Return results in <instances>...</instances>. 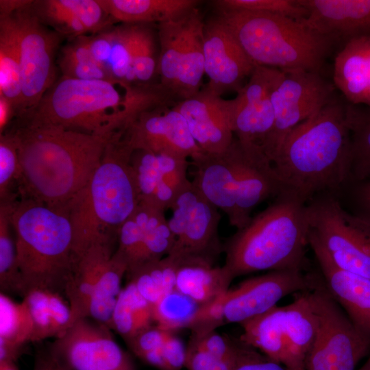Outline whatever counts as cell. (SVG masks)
I'll use <instances>...</instances> for the list:
<instances>
[{
	"instance_id": "6da1fadb",
	"label": "cell",
	"mask_w": 370,
	"mask_h": 370,
	"mask_svg": "<svg viewBox=\"0 0 370 370\" xmlns=\"http://www.w3.org/2000/svg\"><path fill=\"white\" fill-rule=\"evenodd\" d=\"M6 131L18 148V198L65 212L89 182L115 133L88 134L24 117L15 119Z\"/></svg>"
},
{
	"instance_id": "7a4b0ae2",
	"label": "cell",
	"mask_w": 370,
	"mask_h": 370,
	"mask_svg": "<svg viewBox=\"0 0 370 370\" xmlns=\"http://www.w3.org/2000/svg\"><path fill=\"white\" fill-rule=\"evenodd\" d=\"M345 105L336 96L287 134L272 162L282 190L306 203L320 194L339 195L351 162Z\"/></svg>"
},
{
	"instance_id": "3957f363",
	"label": "cell",
	"mask_w": 370,
	"mask_h": 370,
	"mask_svg": "<svg viewBox=\"0 0 370 370\" xmlns=\"http://www.w3.org/2000/svg\"><path fill=\"white\" fill-rule=\"evenodd\" d=\"M170 101L159 84L62 75L36 108L21 116L82 133L106 135L125 130L141 112Z\"/></svg>"
},
{
	"instance_id": "277c9868",
	"label": "cell",
	"mask_w": 370,
	"mask_h": 370,
	"mask_svg": "<svg viewBox=\"0 0 370 370\" xmlns=\"http://www.w3.org/2000/svg\"><path fill=\"white\" fill-rule=\"evenodd\" d=\"M133 151L123 131L115 132L89 182L68 205L76 258L94 244L117 243L120 227L139 204Z\"/></svg>"
},
{
	"instance_id": "5b68a950",
	"label": "cell",
	"mask_w": 370,
	"mask_h": 370,
	"mask_svg": "<svg viewBox=\"0 0 370 370\" xmlns=\"http://www.w3.org/2000/svg\"><path fill=\"white\" fill-rule=\"evenodd\" d=\"M309 232L307 203L282 190L227 239L224 265L234 278L260 271H302Z\"/></svg>"
},
{
	"instance_id": "8992f818",
	"label": "cell",
	"mask_w": 370,
	"mask_h": 370,
	"mask_svg": "<svg viewBox=\"0 0 370 370\" xmlns=\"http://www.w3.org/2000/svg\"><path fill=\"white\" fill-rule=\"evenodd\" d=\"M2 202L9 206L24 295L33 289L63 295L76 260L67 213L30 199Z\"/></svg>"
},
{
	"instance_id": "52a82bcc",
	"label": "cell",
	"mask_w": 370,
	"mask_h": 370,
	"mask_svg": "<svg viewBox=\"0 0 370 370\" xmlns=\"http://www.w3.org/2000/svg\"><path fill=\"white\" fill-rule=\"evenodd\" d=\"M217 10L256 65L320 73L333 44L300 20L265 12Z\"/></svg>"
},
{
	"instance_id": "ba28073f",
	"label": "cell",
	"mask_w": 370,
	"mask_h": 370,
	"mask_svg": "<svg viewBox=\"0 0 370 370\" xmlns=\"http://www.w3.org/2000/svg\"><path fill=\"white\" fill-rule=\"evenodd\" d=\"M307 206L310 248L337 268L370 278V221L346 210L335 194L316 195Z\"/></svg>"
},
{
	"instance_id": "9c48e42d",
	"label": "cell",
	"mask_w": 370,
	"mask_h": 370,
	"mask_svg": "<svg viewBox=\"0 0 370 370\" xmlns=\"http://www.w3.org/2000/svg\"><path fill=\"white\" fill-rule=\"evenodd\" d=\"M204 26L197 7L158 25L157 74L160 86L172 100L179 102L201 90Z\"/></svg>"
},
{
	"instance_id": "30bf717a",
	"label": "cell",
	"mask_w": 370,
	"mask_h": 370,
	"mask_svg": "<svg viewBox=\"0 0 370 370\" xmlns=\"http://www.w3.org/2000/svg\"><path fill=\"white\" fill-rule=\"evenodd\" d=\"M318 321L305 370H356L370 354V341L353 325L326 290L322 278L307 291Z\"/></svg>"
},
{
	"instance_id": "8fae6325",
	"label": "cell",
	"mask_w": 370,
	"mask_h": 370,
	"mask_svg": "<svg viewBox=\"0 0 370 370\" xmlns=\"http://www.w3.org/2000/svg\"><path fill=\"white\" fill-rule=\"evenodd\" d=\"M32 3L12 14L21 67L23 106L19 116L36 108L57 80L56 57L63 36L40 21Z\"/></svg>"
},
{
	"instance_id": "7c38bea8",
	"label": "cell",
	"mask_w": 370,
	"mask_h": 370,
	"mask_svg": "<svg viewBox=\"0 0 370 370\" xmlns=\"http://www.w3.org/2000/svg\"><path fill=\"white\" fill-rule=\"evenodd\" d=\"M284 73L271 96L275 125L265 152L271 162L287 134L336 97L334 85L320 73L301 70Z\"/></svg>"
},
{
	"instance_id": "4fadbf2b",
	"label": "cell",
	"mask_w": 370,
	"mask_h": 370,
	"mask_svg": "<svg viewBox=\"0 0 370 370\" xmlns=\"http://www.w3.org/2000/svg\"><path fill=\"white\" fill-rule=\"evenodd\" d=\"M168 220L175 242L169 254L214 264L222 247L219 236V210L192 183L177 197Z\"/></svg>"
},
{
	"instance_id": "5bb4252c",
	"label": "cell",
	"mask_w": 370,
	"mask_h": 370,
	"mask_svg": "<svg viewBox=\"0 0 370 370\" xmlns=\"http://www.w3.org/2000/svg\"><path fill=\"white\" fill-rule=\"evenodd\" d=\"M111 330L90 318H82L47 348L69 370H136L132 357Z\"/></svg>"
},
{
	"instance_id": "9a60e30c",
	"label": "cell",
	"mask_w": 370,
	"mask_h": 370,
	"mask_svg": "<svg viewBox=\"0 0 370 370\" xmlns=\"http://www.w3.org/2000/svg\"><path fill=\"white\" fill-rule=\"evenodd\" d=\"M284 73L278 69L256 65L236 96L227 100L234 136L243 143L260 147L265 154L275 125L271 96Z\"/></svg>"
},
{
	"instance_id": "2e32d148",
	"label": "cell",
	"mask_w": 370,
	"mask_h": 370,
	"mask_svg": "<svg viewBox=\"0 0 370 370\" xmlns=\"http://www.w3.org/2000/svg\"><path fill=\"white\" fill-rule=\"evenodd\" d=\"M317 275L301 271H273L253 277L229 289L225 296L226 323H243L277 306L283 297L311 289Z\"/></svg>"
},
{
	"instance_id": "e0dca14e",
	"label": "cell",
	"mask_w": 370,
	"mask_h": 370,
	"mask_svg": "<svg viewBox=\"0 0 370 370\" xmlns=\"http://www.w3.org/2000/svg\"><path fill=\"white\" fill-rule=\"evenodd\" d=\"M169 106L163 103L141 112L125 129V137L134 151L191 159L202 151L183 116Z\"/></svg>"
},
{
	"instance_id": "ac0fdd59",
	"label": "cell",
	"mask_w": 370,
	"mask_h": 370,
	"mask_svg": "<svg viewBox=\"0 0 370 370\" xmlns=\"http://www.w3.org/2000/svg\"><path fill=\"white\" fill-rule=\"evenodd\" d=\"M238 189L236 223L240 230L251 219V212L267 199L275 197L282 186L272 162L258 147L247 145L235 136L227 148Z\"/></svg>"
},
{
	"instance_id": "d6986e66",
	"label": "cell",
	"mask_w": 370,
	"mask_h": 370,
	"mask_svg": "<svg viewBox=\"0 0 370 370\" xmlns=\"http://www.w3.org/2000/svg\"><path fill=\"white\" fill-rule=\"evenodd\" d=\"M204 56L209 79L206 88L221 97L230 90L237 92L256 66L217 16L205 23Z\"/></svg>"
},
{
	"instance_id": "ffe728a7",
	"label": "cell",
	"mask_w": 370,
	"mask_h": 370,
	"mask_svg": "<svg viewBox=\"0 0 370 370\" xmlns=\"http://www.w3.org/2000/svg\"><path fill=\"white\" fill-rule=\"evenodd\" d=\"M131 160L140 201L164 211L171 209L177 197L191 184L187 177V159L136 149Z\"/></svg>"
},
{
	"instance_id": "44dd1931",
	"label": "cell",
	"mask_w": 370,
	"mask_h": 370,
	"mask_svg": "<svg viewBox=\"0 0 370 370\" xmlns=\"http://www.w3.org/2000/svg\"><path fill=\"white\" fill-rule=\"evenodd\" d=\"M173 108L184 118L193 139L202 151L221 153L234 140L227 100L206 88L176 103Z\"/></svg>"
},
{
	"instance_id": "7402d4cb",
	"label": "cell",
	"mask_w": 370,
	"mask_h": 370,
	"mask_svg": "<svg viewBox=\"0 0 370 370\" xmlns=\"http://www.w3.org/2000/svg\"><path fill=\"white\" fill-rule=\"evenodd\" d=\"M306 10L300 21L332 43L370 36V0H299Z\"/></svg>"
},
{
	"instance_id": "603a6c76",
	"label": "cell",
	"mask_w": 370,
	"mask_h": 370,
	"mask_svg": "<svg viewBox=\"0 0 370 370\" xmlns=\"http://www.w3.org/2000/svg\"><path fill=\"white\" fill-rule=\"evenodd\" d=\"M323 284L355 328L370 341V278L340 269L312 249Z\"/></svg>"
},
{
	"instance_id": "cb8c5ba5",
	"label": "cell",
	"mask_w": 370,
	"mask_h": 370,
	"mask_svg": "<svg viewBox=\"0 0 370 370\" xmlns=\"http://www.w3.org/2000/svg\"><path fill=\"white\" fill-rule=\"evenodd\" d=\"M115 243H98L78 256L66 282L63 295L71 310L72 324L88 317L91 296L108 262L116 249Z\"/></svg>"
},
{
	"instance_id": "d4e9b609",
	"label": "cell",
	"mask_w": 370,
	"mask_h": 370,
	"mask_svg": "<svg viewBox=\"0 0 370 370\" xmlns=\"http://www.w3.org/2000/svg\"><path fill=\"white\" fill-rule=\"evenodd\" d=\"M333 79L347 102L370 107V36L344 45L334 60Z\"/></svg>"
},
{
	"instance_id": "484cf974",
	"label": "cell",
	"mask_w": 370,
	"mask_h": 370,
	"mask_svg": "<svg viewBox=\"0 0 370 370\" xmlns=\"http://www.w3.org/2000/svg\"><path fill=\"white\" fill-rule=\"evenodd\" d=\"M284 306L285 357L287 370H305L306 360L317 334L318 321L307 291Z\"/></svg>"
},
{
	"instance_id": "4316f807",
	"label": "cell",
	"mask_w": 370,
	"mask_h": 370,
	"mask_svg": "<svg viewBox=\"0 0 370 370\" xmlns=\"http://www.w3.org/2000/svg\"><path fill=\"white\" fill-rule=\"evenodd\" d=\"M180 260L175 290L198 304L206 303L228 291L234 277L225 266L201 260Z\"/></svg>"
},
{
	"instance_id": "83f0119b",
	"label": "cell",
	"mask_w": 370,
	"mask_h": 370,
	"mask_svg": "<svg viewBox=\"0 0 370 370\" xmlns=\"http://www.w3.org/2000/svg\"><path fill=\"white\" fill-rule=\"evenodd\" d=\"M114 23L157 25L197 7L196 0H99Z\"/></svg>"
},
{
	"instance_id": "f1b7e54d",
	"label": "cell",
	"mask_w": 370,
	"mask_h": 370,
	"mask_svg": "<svg viewBox=\"0 0 370 370\" xmlns=\"http://www.w3.org/2000/svg\"><path fill=\"white\" fill-rule=\"evenodd\" d=\"M0 96L22 112L23 95L18 39L13 14L0 17Z\"/></svg>"
},
{
	"instance_id": "f546056e",
	"label": "cell",
	"mask_w": 370,
	"mask_h": 370,
	"mask_svg": "<svg viewBox=\"0 0 370 370\" xmlns=\"http://www.w3.org/2000/svg\"><path fill=\"white\" fill-rule=\"evenodd\" d=\"M284 306L272 308L243 323L240 341L261 351L267 358L283 365L285 342L283 332Z\"/></svg>"
},
{
	"instance_id": "4dcf8cb0",
	"label": "cell",
	"mask_w": 370,
	"mask_h": 370,
	"mask_svg": "<svg viewBox=\"0 0 370 370\" xmlns=\"http://www.w3.org/2000/svg\"><path fill=\"white\" fill-rule=\"evenodd\" d=\"M154 325L152 306L128 281L118 297L112 318V330L125 342Z\"/></svg>"
},
{
	"instance_id": "1f68e13d",
	"label": "cell",
	"mask_w": 370,
	"mask_h": 370,
	"mask_svg": "<svg viewBox=\"0 0 370 370\" xmlns=\"http://www.w3.org/2000/svg\"><path fill=\"white\" fill-rule=\"evenodd\" d=\"M127 271L126 261L114 252L98 280L90 300L88 317L110 330L113 311L122 289L121 282Z\"/></svg>"
},
{
	"instance_id": "d6a6232c",
	"label": "cell",
	"mask_w": 370,
	"mask_h": 370,
	"mask_svg": "<svg viewBox=\"0 0 370 370\" xmlns=\"http://www.w3.org/2000/svg\"><path fill=\"white\" fill-rule=\"evenodd\" d=\"M345 114L351 140L349 184L370 178V107L346 101Z\"/></svg>"
},
{
	"instance_id": "836d02e7",
	"label": "cell",
	"mask_w": 370,
	"mask_h": 370,
	"mask_svg": "<svg viewBox=\"0 0 370 370\" xmlns=\"http://www.w3.org/2000/svg\"><path fill=\"white\" fill-rule=\"evenodd\" d=\"M57 62L62 75L66 77L82 80L112 79L93 58L86 34L70 39L61 48Z\"/></svg>"
},
{
	"instance_id": "e575fe53",
	"label": "cell",
	"mask_w": 370,
	"mask_h": 370,
	"mask_svg": "<svg viewBox=\"0 0 370 370\" xmlns=\"http://www.w3.org/2000/svg\"><path fill=\"white\" fill-rule=\"evenodd\" d=\"M0 289L1 293L24 295V286L18 265L15 236L7 202H0Z\"/></svg>"
},
{
	"instance_id": "d590c367",
	"label": "cell",
	"mask_w": 370,
	"mask_h": 370,
	"mask_svg": "<svg viewBox=\"0 0 370 370\" xmlns=\"http://www.w3.org/2000/svg\"><path fill=\"white\" fill-rule=\"evenodd\" d=\"M132 69L138 84H151L157 73L159 54L156 38L149 24H129Z\"/></svg>"
},
{
	"instance_id": "8d00e7d4",
	"label": "cell",
	"mask_w": 370,
	"mask_h": 370,
	"mask_svg": "<svg viewBox=\"0 0 370 370\" xmlns=\"http://www.w3.org/2000/svg\"><path fill=\"white\" fill-rule=\"evenodd\" d=\"M199 306L190 298L174 290L164 295L152 306L154 324L172 333L188 328Z\"/></svg>"
},
{
	"instance_id": "74e56055",
	"label": "cell",
	"mask_w": 370,
	"mask_h": 370,
	"mask_svg": "<svg viewBox=\"0 0 370 370\" xmlns=\"http://www.w3.org/2000/svg\"><path fill=\"white\" fill-rule=\"evenodd\" d=\"M33 323L24 302L0 293V339L26 345L32 343Z\"/></svg>"
},
{
	"instance_id": "f35d334b",
	"label": "cell",
	"mask_w": 370,
	"mask_h": 370,
	"mask_svg": "<svg viewBox=\"0 0 370 370\" xmlns=\"http://www.w3.org/2000/svg\"><path fill=\"white\" fill-rule=\"evenodd\" d=\"M32 8L46 26L70 39L86 35V29L77 17L62 3V0L33 1Z\"/></svg>"
},
{
	"instance_id": "ab89813d",
	"label": "cell",
	"mask_w": 370,
	"mask_h": 370,
	"mask_svg": "<svg viewBox=\"0 0 370 370\" xmlns=\"http://www.w3.org/2000/svg\"><path fill=\"white\" fill-rule=\"evenodd\" d=\"M21 166L18 148L12 134H0V202L18 198Z\"/></svg>"
},
{
	"instance_id": "60d3db41",
	"label": "cell",
	"mask_w": 370,
	"mask_h": 370,
	"mask_svg": "<svg viewBox=\"0 0 370 370\" xmlns=\"http://www.w3.org/2000/svg\"><path fill=\"white\" fill-rule=\"evenodd\" d=\"M212 3L217 10L265 12L296 20L304 18L307 14L299 0H218Z\"/></svg>"
},
{
	"instance_id": "b9f144b4",
	"label": "cell",
	"mask_w": 370,
	"mask_h": 370,
	"mask_svg": "<svg viewBox=\"0 0 370 370\" xmlns=\"http://www.w3.org/2000/svg\"><path fill=\"white\" fill-rule=\"evenodd\" d=\"M49 291L33 289L23 297L33 323L32 343L53 338Z\"/></svg>"
},
{
	"instance_id": "7bdbcfd3",
	"label": "cell",
	"mask_w": 370,
	"mask_h": 370,
	"mask_svg": "<svg viewBox=\"0 0 370 370\" xmlns=\"http://www.w3.org/2000/svg\"><path fill=\"white\" fill-rule=\"evenodd\" d=\"M226 292L206 303L199 304L188 328L192 331V335L202 337L226 323L224 314Z\"/></svg>"
},
{
	"instance_id": "ee69618b",
	"label": "cell",
	"mask_w": 370,
	"mask_h": 370,
	"mask_svg": "<svg viewBox=\"0 0 370 370\" xmlns=\"http://www.w3.org/2000/svg\"><path fill=\"white\" fill-rule=\"evenodd\" d=\"M169 333L154 324L127 341L126 343L130 351L142 360L147 354L160 349Z\"/></svg>"
},
{
	"instance_id": "f6af8a7d",
	"label": "cell",
	"mask_w": 370,
	"mask_h": 370,
	"mask_svg": "<svg viewBox=\"0 0 370 370\" xmlns=\"http://www.w3.org/2000/svg\"><path fill=\"white\" fill-rule=\"evenodd\" d=\"M341 195H346L352 212L370 221V178L347 184Z\"/></svg>"
},
{
	"instance_id": "bcb514c9",
	"label": "cell",
	"mask_w": 370,
	"mask_h": 370,
	"mask_svg": "<svg viewBox=\"0 0 370 370\" xmlns=\"http://www.w3.org/2000/svg\"><path fill=\"white\" fill-rule=\"evenodd\" d=\"M195 337L198 339L201 347L214 360L229 357L234 354L240 347V345H236L215 331H212L200 338Z\"/></svg>"
},
{
	"instance_id": "7dc6e473",
	"label": "cell",
	"mask_w": 370,
	"mask_h": 370,
	"mask_svg": "<svg viewBox=\"0 0 370 370\" xmlns=\"http://www.w3.org/2000/svg\"><path fill=\"white\" fill-rule=\"evenodd\" d=\"M235 370H287L280 363L263 357L243 343Z\"/></svg>"
},
{
	"instance_id": "c3c4849f",
	"label": "cell",
	"mask_w": 370,
	"mask_h": 370,
	"mask_svg": "<svg viewBox=\"0 0 370 370\" xmlns=\"http://www.w3.org/2000/svg\"><path fill=\"white\" fill-rule=\"evenodd\" d=\"M161 351L164 360L166 370H181L185 367L186 347L182 341L173 333L166 336Z\"/></svg>"
},
{
	"instance_id": "681fc988",
	"label": "cell",
	"mask_w": 370,
	"mask_h": 370,
	"mask_svg": "<svg viewBox=\"0 0 370 370\" xmlns=\"http://www.w3.org/2000/svg\"><path fill=\"white\" fill-rule=\"evenodd\" d=\"M214 359L192 336L186 347L185 367L188 370H212Z\"/></svg>"
},
{
	"instance_id": "f907efd6",
	"label": "cell",
	"mask_w": 370,
	"mask_h": 370,
	"mask_svg": "<svg viewBox=\"0 0 370 370\" xmlns=\"http://www.w3.org/2000/svg\"><path fill=\"white\" fill-rule=\"evenodd\" d=\"M33 370H69L50 353L48 348L40 347L36 351Z\"/></svg>"
},
{
	"instance_id": "816d5d0a",
	"label": "cell",
	"mask_w": 370,
	"mask_h": 370,
	"mask_svg": "<svg viewBox=\"0 0 370 370\" xmlns=\"http://www.w3.org/2000/svg\"><path fill=\"white\" fill-rule=\"evenodd\" d=\"M16 117L13 104L5 97L0 96V134L4 133Z\"/></svg>"
},
{
	"instance_id": "f5cc1de1",
	"label": "cell",
	"mask_w": 370,
	"mask_h": 370,
	"mask_svg": "<svg viewBox=\"0 0 370 370\" xmlns=\"http://www.w3.org/2000/svg\"><path fill=\"white\" fill-rule=\"evenodd\" d=\"M25 346L0 339V361L16 362L24 353Z\"/></svg>"
},
{
	"instance_id": "db71d44e",
	"label": "cell",
	"mask_w": 370,
	"mask_h": 370,
	"mask_svg": "<svg viewBox=\"0 0 370 370\" xmlns=\"http://www.w3.org/2000/svg\"><path fill=\"white\" fill-rule=\"evenodd\" d=\"M29 0H1L0 17L8 16L30 4Z\"/></svg>"
},
{
	"instance_id": "11a10c76",
	"label": "cell",
	"mask_w": 370,
	"mask_h": 370,
	"mask_svg": "<svg viewBox=\"0 0 370 370\" xmlns=\"http://www.w3.org/2000/svg\"><path fill=\"white\" fill-rule=\"evenodd\" d=\"M242 345L241 342V345L234 354L225 358L214 360L212 370H235Z\"/></svg>"
},
{
	"instance_id": "9f6ffc18",
	"label": "cell",
	"mask_w": 370,
	"mask_h": 370,
	"mask_svg": "<svg viewBox=\"0 0 370 370\" xmlns=\"http://www.w3.org/2000/svg\"><path fill=\"white\" fill-rule=\"evenodd\" d=\"M0 370H18V368L14 362L0 361Z\"/></svg>"
},
{
	"instance_id": "6f0895ef",
	"label": "cell",
	"mask_w": 370,
	"mask_h": 370,
	"mask_svg": "<svg viewBox=\"0 0 370 370\" xmlns=\"http://www.w3.org/2000/svg\"><path fill=\"white\" fill-rule=\"evenodd\" d=\"M358 370H370V356L363 365Z\"/></svg>"
}]
</instances>
